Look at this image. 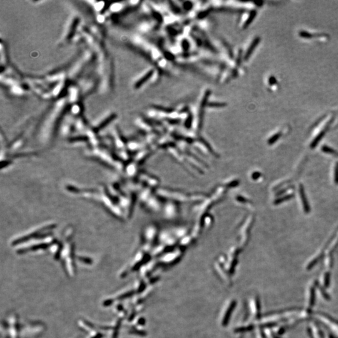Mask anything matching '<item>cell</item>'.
Segmentation results:
<instances>
[{"label":"cell","instance_id":"obj_1","mask_svg":"<svg viewBox=\"0 0 338 338\" xmlns=\"http://www.w3.org/2000/svg\"><path fill=\"white\" fill-rule=\"evenodd\" d=\"M299 192H300L301 197V199H302V200H303V207H304V211H305L306 212H309V205H308V203H307V201L306 196L304 195V192L303 188L302 186H300Z\"/></svg>","mask_w":338,"mask_h":338},{"label":"cell","instance_id":"obj_2","mask_svg":"<svg viewBox=\"0 0 338 338\" xmlns=\"http://www.w3.org/2000/svg\"><path fill=\"white\" fill-rule=\"evenodd\" d=\"M259 39L257 38H255V40L253 41V42L252 43V45H251V46L249 48L248 51H247V53H246V55H245V57L246 58H249V57L252 54V53L254 51V49L257 46V44L259 43Z\"/></svg>","mask_w":338,"mask_h":338},{"label":"cell","instance_id":"obj_3","mask_svg":"<svg viewBox=\"0 0 338 338\" xmlns=\"http://www.w3.org/2000/svg\"><path fill=\"white\" fill-rule=\"evenodd\" d=\"M324 134H325V132H324V131L322 132H321V134L314 140V141H313V143H312V144H311V147H312V148H314V147L316 146V145L318 144V143L321 140V138H322L323 137V136L324 135Z\"/></svg>","mask_w":338,"mask_h":338},{"label":"cell","instance_id":"obj_4","mask_svg":"<svg viewBox=\"0 0 338 338\" xmlns=\"http://www.w3.org/2000/svg\"><path fill=\"white\" fill-rule=\"evenodd\" d=\"M255 15H256V13H255V12H252V15H251L250 16V17L248 18V21H246V23H245V25H244L245 27H247V26H248V24H249L250 23H251V21H252V20H253V18H254V17H255Z\"/></svg>","mask_w":338,"mask_h":338},{"label":"cell","instance_id":"obj_5","mask_svg":"<svg viewBox=\"0 0 338 338\" xmlns=\"http://www.w3.org/2000/svg\"><path fill=\"white\" fill-rule=\"evenodd\" d=\"M322 150H323L324 152L328 153H331V154L335 153V152H334L332 149H331V148H329V147H326V146H325V147H322Z\"/></svg>","mask_w":338,"mask_h":338},{"label":"cell","instance_id":"obj_6","mask_svg":"<svg viewBox=\"0 0 338 338\" xmlns=\"http://www.w3.org/2000/svg\"><path fill=\"white\" fill-rule=\"evenodd\" d=\"M279 137H280V134H277L274 135L271 138V139H270L269 142L270 143V144H272V143H274L275 141H276L279 138Z\"/></svg>","mask_w":338,"mask_h":338},{"label":"cell","instance_id":"obj_7","mask_svg":"<svg viewBox=\"0 0 338 338\" xmlns=\"http://www.w3.org/2000/svg\"><path fill=\"white\" fill-rule=\"evenodd\" d=\"M113 299H107V300H106V301H105L103 302V306H105V307L111 305L113 303Z\"/></svg>","mask_w":338,"mask_h":338},{"label":"cell","instance_id":"obj_8","mask_svg":"<svg viewBox=\"0 0 338 338\" xmlns=\"http://www.w3.org/2000/svg\"><path fill=\"white\" fill-rule=\"evenodd\" d=\"M335 182L338 183V164H337L336 167L335 168Z\"/></svg>","mask_w":338,"mask_h":338}]
</instances>
